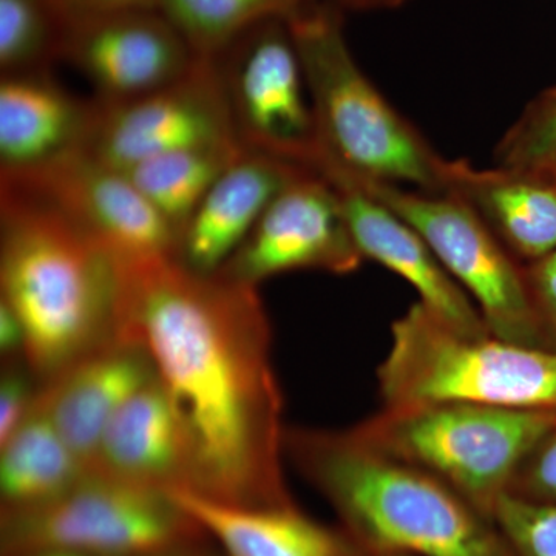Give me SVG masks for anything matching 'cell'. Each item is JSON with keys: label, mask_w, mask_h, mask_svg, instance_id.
<instances>
[{"label": "cell", "mask_w": 556, "mask_h": 556, "mask_svg": "<svg viewBox=\"0 0 556 556\" xmlns=\"http://www.w3.org/2000/svg\"><path fill=\"white\" fill-rule=\"evenodd\" d=\"M376 556H404V555H376Z\"/></svg>", "instance_id": "36"}, {"label": "cell", "mask_w": 556, "mask_h": 556, "mask_svg": "<svg viewBox=\"0 0 556 556\" xmlns=\"http://www.w3.org/2000/svg\"><path fill=\"white\" fill-rule=\"evenodd\" d=\"M497 166L544 174L556 160V90L530 105L496 146Z\"/></svg>", "instance_id": "25"}, {"label": "cell", "mask_w": 556, "mask_h": 556, "mask_svg": "<svg viewBox=\"0 0 556 556\" xmlns=\"http://www.w3.org/2000/svg\"><path fill=\"white\" fill-rule=\"evenodd\" d=\"M525 270L530 300L551 343L552 338L556 340V251L529 263Z\"/></svg>", "instance_id": "29"}, {"label": "cell", "mask_w": 556, "mask_h": 556, "mask_svg": "<svg viewBox=\"0 0 556 556\" xmlns=\"http://www.w3.org/2000/svg\"><path fill=\"white\" fill-rule=\"evenodd\" d=\"M68 17L113 11L159 9L160 0H60Z\"/></svg>", "instance_id": "30"}, {"label": "cell", "mask_w": 556, "mask_h": 556, "mask_svg": "<svg viewBox=\"0 0 556 556\" xmlns=\"http://www.w3.org/2000/svg\"><path fill=\"white\" fill-rule=\"evenodd\" d=\"M21 556H90L78 554V552H70V551H56V548H47V551H36L30 552V554H25Z\"/></svg>", "instance_id": "34"}, {"label": "cell", "mask_w": 556, "mask_h": 556, "mask_svg": "<svg viewBox=\"0 0 556 556\" xmlns=\"http://www.w3.org/2000/svg\"><path fill=\"white\" fill-rule=\"evenodd\" d=\"M206 538L169 493L93 471L43 506L0 514V556L47 548L90 556H153Z\"/></svg>", "instance_id": "7"}, {"label": "cell", "mask_w": 556, "mask_h": 556, "mask_svg": "<svg viewBox=\"0 0 556 556\" xmlns=\"http://www.w3.org/2000/svg\"><path fill=\"white\" fill-rule=\"evenodd\" d=\"M309 169L247 152L207 190L179 232L174 258L200 276H214L236 255L278 193Z\"/></svg>", "instance_id": "16"}, {"label": "cell", "mask_w": 556, "mask_h": 556, "mask_svg": "<svg viewBox=\"0 0 556 556\" xmlns=\"http://www.w3.org/2000/svg\"><path fill=\"white\" fill-rule=\"evenodd\" d=\"M364 260L338 190L327 178L309 172L278 193L218 274L258 288L269 278L294 270L345 276L356 273Z\"/></svg>", "instance_id": "11"}, {"label": "cell", "mask_w": 556, "mask_h": 556, "mask_svg": "<svg viewBox=\"0 0 556 556\" xmlns=\"http://www.w3.org/2000/svg\"><path fill=\"white\" fill-rule=\"evenodd\" d=\"M123 262L46 200L0 182V300L47 383L123 331Z\"/></svg>", "instance_id": "2"}, {"label": "cell", "mask_w": 556, "mask_h": 556, "mask_svg": "<svg viewBox=\"0 0 556 556\" xmlns=\"http://www.w3.org/2000/svg\"><path fill=\"white\" fill-rule=\"evenodd\" d=\"M0 354L2 362L25 358V332L20 317L0 300Z\"/></svg>", "instance_id": "31"}, {"label": "cell", "mask_w": 556, "mask_h": 556, "mask_svg": "<svg viewBox=\"0 0 556 556\" xmlns=\"http://www.w3.org/2000/svg\"><path fill=\"white\" fill-rule=\"evenodd\" d=\"M87 473L39 394L27 419L0 444V514L43 506Z\"/></svg>", "instance_id": "21"}, {"label": "cell", "mask_w": 556, "mask_h": 556, "mask_svg": "<svg viewBox=\"0 0 556 556\" xmlns=\"http://www.w3.org/2000/svg\"><path fill=\"white\" fill-rule=\"evenodd\" d=\"M338 9L354 11L393 10L404 5L408 0H325Z\"/></svg>", "instance_id": "32"}, {"label": "cell", "mask_w": 556, "mask_h": 556, "mask_svg": "<svg viewBox=\"0 0 556 556\" xmlns=\"http://www.w3.org/2000/svg\"><path fill=\"white\" fill-rule=\"evenodd\" d=\"M382 407L473 404L556 412V351L463 334L416 302L391 325Z\"/></svg>", "instance_id": "5"}, {"label": "cell", "mask_w": 556, "mask_h": 556, "mask_svg": "<svg viewBox=\"0 0 556 556\" xmlns=\"http://www.w3.org/2000/svg\"><path fill=\"white\" fill-rule=\"evenodd\" d=\"M90 471L169 495L190 489L188 439L159 376L112 417Z\"/></svg>", "instance_id": "18"}, {"label": "cell", "mask_w": 556, "mask_h": 556, "mask_svg": "<svg viewBox=\"0 0 556 556\" xmlns=\"http://www.w3.org/2000/svg\"><path fill=\"white\" fill-rule=\"evenodd\" d=\"M153 556H222L219 555L218 548L212 543L211 538L206 540L195 541V543L185 544L170 548V551L161 552Z\"/></svg>", "instance_id": "33"}, {"label": "cell", "mask_w": 556, "mask_h": 556, "mask_svg": "<svg viewBox=\"0 0 556 556\" xmlns=\"http://www.w3.org/2000/svg\"><path fill=\"white\" fill-rule=\"evenodd\" d=\"M156 376L148 348L123 329L115 339L43 383L40 397L62 437L90 471L112 417Z\"/></svg>", "instance_id": "17"}, {"label": "cell", "mask_w": 556, "mask_h": 556, "mask_svg": "<svg viewBox=\"0 0 556 556\" xmlns=\"http://www.w3.org/2000/svg\"><path fill=\"white\" fill-rule=\"evenodd\" d=\"M306 0H160L159 10L197 56H215L260 22L289 17Z\"/></svg>", "instance_id": "23"}, {"label": "cell", "mask_w": 556, "mask_h": 556, "mask_svg": "<svg viewBox=\"0 0 556 556\" xmlns=\"http://www.w3.org/2000/svg\"><path fill=\"white\" fill-rule=\"evenodd\" d=\"M342 14L325 0H306L288 17L316 118L321 150L317 174L340 172L444 193L448 160L358 67Z\"/></svg>", "instance_id": "4"}, {"label": "cell", "mask_w": 556, "mask_h": 556, "mask_svg": "<svg viewBox=\"0 0 556 556\" xmlns=\"http://www.w3.org/2000/svg\"><path fill=\"white\" fill-rule=\"evenodd\" d=\"M98 102L70 93L51 72L0 79V178H20L89 150Z\"/></svg>", "instance_id": "15"}, {"label": "cell", "mask_w": 556, "mask_h": 556, "mask_svg": "<svg viewBox=\"0 0 556 556\" xmlns=\"http://www.w3.org/2000/svg\"><path fill=\"white\" fill-rule=\"evenodd\" d=\"M243 152L240 148L185 150L124 172L178 237L207 190Z\"/></svg>", "instance_id": "22"}, {"label": "cell", "mask_w": 556, "mask_h": 556, "mask_svg": "<svg viewBox=\"0 0 556 556\" xmlns=\"http://www.w3.org/2000/svg\"><path fill=\"white\" fill-rule=\"evenodd\" d=\"M556 412L473 404L382 407L350 427L372 448L441 479L486 518Z\"/></svg>", "instance_id": "6"}, {"label": "cell", "mask_w": 556, "mask_h": 556, "mask_svg": "<svg viewBox=\"0 0 556 556\" xmlns=\"http://www.w3.org/2000/svg\"><path fill=\"white\" fill-rule=\"evenodd\" d=\"M67 27L60 0H0L2 76L51 72L62 61Z\"/></svg>", "instance_id": "24"}, {"label": "cell", "mask_w": 556, "mask_h": 556, "mask_svg": "<svg viewBox=\"0 0 556 556\" xmlns=\"http://www.w3.org/2000/svg\"><path fill=\"white\" fill-rule=\"evenodd\" d=\"M0 182L27 190L104 244L121 262L174 257L177 232L126 172L83 150L20 178Z\"/></svg>", "instance_id": "13"}, {"label": "cell", "mask_w": 556, "mask_h": 556, "mask_svg": "<svg viewBox=\"0 0 556 556\" xmlns=\"http://www.w3.org/2000/svg\"><path fill=\"white\" fill-rule=\"evenodd\" d=\"M222 556H376L340 525L317 521L298 504L243 508L190 492L170 493Z\"/></svg>", "instance_id": "20"}, {"label": "cell", "mask_w": 556, "mask_h": 556, "mask_svg": "<svg viewBox=\"0 0 556 556\" xmlns=\"http://www.w3.org/2000/svg\"><path fill=\"white\" fill-rule=\"evenodd\" d=\"M42 390L25 358L2 362L0 372V444L27 419Z\"/></svg>", "instance_id": "27"}, {"label": "cell", "mask_w": 556, "mask_h": 556, "mask_svg": "<svg viewBox=\"0 0 556 556\" xmlns=\"http://www.w3.org/2000/svg\"><path fill=\"white\" fill-rule=\"evenodd\" d=\"M329 174L351 179L412 225L473 300L490 334L517 345L554 350L530 300L525 266L464 201L448 193Z\"/></svg>", "instance_id": "8"}, {"label": "cell", "mask_w": 556, "mask_h": 556, "mask_svg": "<svg viewBox=\"0 0 556 556\" xmlns=\"http://www.w3.org/2000/svg\"><path fill=\"white\" fill-rule=\"evenodd\" d=\"M219 148L240 144L214 62L199 58L185 78L164 89L119 104L98 102L89 152L124 170L169 153Z\"/></svg>", "instance_id": "10"}, {"label": "cell", "mask_w": 556, "mask_h": 556, "mask_svg": "<svg viewBox=\"0 0 556 556\" xmlns=\"http://www.w3.org/2000/svg\"><path fill=\"white\" fill-rule=\"evenodd\" d=\"M200 56L159 9L68 17L62 61L78 70L94 101L137 100L185 78Z\"/></svg>", "instance_id": "12"}, {"label": "cell", "mask_w": 556, "mask_h": 556, "mask_svg": "<svg viewBox=\"0 0 556 556\" xmlns=\"http://www.w3.org/2000/svg\"><path fill=\"white\" fill-rule=\"evenodd\" d=\"M285 456L371 554L517 556L496 522L452 486L351 428L287 427Z\"/></svg>", "instance_id": "3"}, {"label": "cell", "mask_w": 556, "mask_h": 556, "mask_svg": "<svg viewBox=\"0 0 556 556\" xmlns=\"http://www.w3.org/2000/svg\"><path fill=\"white\" fill-rule=\"evenodd\" d=\"M321 177L338 190L348 226L365 260L404 278L419 302L456 331L473 338L490 334L473 300L412 225L351 179L338 174Z\"/></svg>", "instance_id": "14"}, {"label": "cell", "mask_w": 556, "mask_h": 556, "mask_svg": "<svg viewBox=\"0 0 556 556\" xmlns=\"http://www.w3.org/2000/svg\"><path fill=\"white\" fill-rule=\"evenodd\" d=\"M211 60L240 148L317 174L316 118L288 17L260 22Z\"/></svg>", "instance_id": "9"}, {"label": "cell", "mask_w": 556, "mask_h": 556, "mask_svg": "<svg viewBox=\"0 0 556 556\" xmlns=\"http://www.w3.org/2000/svg\"><path fill=\"white\" fill-rule=\"evenodd\" d=\"M493 521L517 556H556V504L507 495Z\"/></svg>", "instance_id": "26"}, {"label": "cell", "mask_w": 556, "mask_h": 556, "mask_svg": "<svg viewBox=\"0 0 556 556\" xmlns=\"http://www.w3.org/2000/svg\"><path fill=\"white\" fill-rule=\"evenodd\" d=\"M508 495L556 504V420L522 460Z\"/></svg>", "instance_id": "28"}, {"label": "cell", "mask_w": 556, "mask_h": 556, "mask_svg": "<svg viewBox=\"0 0 556 556\" xmlns=\"http://www.w3.org/2000/svg\"><path fill=\"white\" fill-rule=\"evenodd\" d=\"M544 175H548V177L556 178V160H555V163L552 164L551 169H548L547 172H544Z\"/></svg>", "instance_id": "35"}, {"label": "cell", "mask_w": 556, "mask_h": 556, "mask_svg": "<svg viewBox=\"0 0 556 556\" xmlns=\"http://www.w3.org/2000/svg\"><path fill=\"white\" fill-rule=\"evenodd\" d=\"M124 331L152 356L188 439L190 489L243 508L295 506L285 477L283 393L258 288L174 257L124 263Z\"/></svg>", "instance_id": "1"}, {"label": "cell", "mask_w": 556, "mask_h": 556, "mask_svg": "<svg viewBox=\"0 0 556 556\" xmlns=\"http://www.w3.org/2000/svg\"><path fill=\"white\" fill-rule=\"evenodd\" d=\"M444 193L464 201L518 262L556 251V178L448 160Z\"/></svg>", "instance_id": "19"}]
</instances>
